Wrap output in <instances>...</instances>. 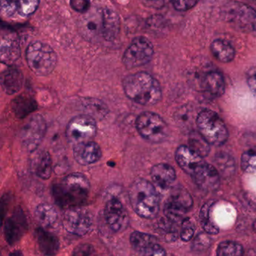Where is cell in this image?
<instances>
[{
	"mask_svg": "<svg viewBox=\"0 0 256 256\" xmlns=\"http://www.w3.org/2000/svg\"><path fill=\"white\" fill-rule=\"evenodd\" d=\"M90 184L84 174L72 173L54 184L53 196L56 203L63 208L81 207L87 202Z\"/></svg>",
	"mask_w": 256,
	"mask_h": 256,
	"instance_id": "cell-1",
	"label": "cell"
},
{
	"mask_svg": "<svg viewBox=\"0 0 256 256\" xmlns=\"http://www.w3.org/2000/svg\"><path fill=\"white\" fill-rule=\"evenodd\" d=\"M123 88L128 98L142 106H153L162 100L160 84L147 72H137L125 78Z\"/></svg>",
	"mask_w": 256,
	"mask_h": 256,
	"instance_id": "cell-2",
	"label": "cell"
},
{
	"mask_svg": "<svg viewBox=\"0 0 256 256\" xmlns=\"http://www.w3.org/2000/svg\"><path fill=\"white\" fill-rule=\"evenodd\" d=\"M131 206L138 216L154 219L160 208V200L153 184L144 178L132 182L129 189Z\"/></svg>",
	"mask_w": 256,
	"mask_h": 256,
	"instance_id": "cell-3",
	"label": "cell"
},
{
	"mask_svg": "<svg viewBox=\"0 0 256 256\" xmlns=\"http://www.w3.org/2000/svg\"><path fill=\"white\" fill-rule=\"evenodd\" d=\"M26 60L30 70L38 76H48L57 64V56L50 45L36 42L29 45Z\"/></svg>",
	"mask_w": 256,
	"mask_h": 256,
	"instance_id": "cell-4",
	"label": "cell"
},
{
	"mask_svg": "<svg viewBox=\"0 0 256 256\" xmlns=\"http://www.w3.org/2000/svg\"><path fill=\"white\" fill-rule=\"evenodd\" d=\"M198 132L210 144L219 146L226 142L228 131L224 122L216 112L204 110L196 118Z\"/></svg>",
	"mask_w": 256,
	"mask_h": 256,
	"instance_id": "cell-5",
	"label": "cell"
},
{
	"mask_svg": "<svg viewBox=\"0 0 256 256\" xmlns=\"http://www.w3.org/2000/svg\"><path fill=\"white\" fill-rule=\"evenodd\" d=\"M225 20L243 32H256V10L252 6L238 1L228 2L222 10Z\"/></svg>",
	"mask_w": 256,
	"mask_h": 256,
	"instance_id": "cell-6",
	"label": "cell"
},
{
	"mask_svg": "<svg viewBox=\"0 0 256 256\" xmlns=\"http://www.w3.org/2000/svg\"><path fill=\"white\" fill-rule=\"evenodd\" d=\"M135 126L140 136L150 142L160 143L168 138V124L160 116L155 112H141L137 117Z\"/></svg>",
	"mask_w": 256,
	"mask_h": 256,
	"instance_id": "cell-7",
	"label": "cell"
},
{
	"mask_svg": "<svg viewBox=\"0 0 256 256\" xmlns=\"http://www.w3.org/2000/svg\"><path fill=\"white\" fill-rule=\"evenodd\" d=\"M96 134L97 124L96 120L87 114L74 117L66 126V138L73 146L92 141Z\"/></svg>",
	"mask_w": 256,
	"mask_h": 256,
	"instance_id": "cell-8",
	"label": "cell"
},
{
	"mask_svg": "<svg viewBox=\"0 0 256 256\" xmlns=\"http://www.w3.org/2000/svg\"><path fill=\"white\" fill-rule=\"evenodd\" d=\"M153 54V44L148 39L135 38L123 54V64L128 69L141 67L151 61Z\"/></svg>",
	"mask_w": 256,
	"mask_h": 256,
	"instance_id": "cell-9",
	"label": "cell"
},
{
	"mask_svg": "<svg viewBox=\"0 0 256 256\" xmlns=\"http://www.w3.org/2000/svg\"><path fill=\"white\" fill-rule=\"evenodd\" d=\"M66 231L75 236H84L93 228V218L90 212L82 207L67 209L63 220Z\"/></svg>",
	"mask_w": 256,
	"mask_h": 256,
	"instance_id": "cell-10",
	"label": "cell"
},
{
	"mask_svg": "<svg viewBox=\"0 0 256 256\" xmlns=\"http://www.w3.org/2000/svg\"><path fill=\"white\" fill-rule=\"evenodd\" d=\"M47 131V123L40 114H35L21 131V142L26 150L36 152L42 143Z\"/></svg>",
	"mask_w": 256,
	"mask_h": 256,
	"instance_id": "cell-11",
	"label": "cell"
},
{
	"mask_svg": "<svg viewBox=\"0 0 256 256\" xmlns=\"http://www.w3.org/2000/svg\"><path fill=\"white\" fill-rule=\"evenodd\" d=\"M193 201L190 194L183 189L177 190L167 200L164 214L167 220L178 224L183 220L184 215L192 208Z\"/></svg>",
	"mask_w": 256,
	"mask_h": 256,
	"instance_id": "cell-12",
	"label": "cell"
},
{
	"mask_svg": "<svg viewBox=\"0 0 256 256\" xmlns=\"http://www.w3.org/2000/svg\"><path fill=\"white\" fill-rule=\"evenodd\" d=\"M104 216L108 226L115 232H123L129 225V215L118 198L108 200L104 209Z\"/></svg>",
	"mask_w": 256,
	"mask_h": 256,
	"instance_id": "cell-13",
	"label": "cell"
},
{
	"mask_svg": "<svg viewBox=\"0 0 256 256\" xmlns=\"http://www.w3.org/2000/svg\"><path fill=\"white\" fill-rule=\"evenodd\" d=\"M78 28L87 40H97L102 36V10L93 8L84 13L80 20Z\"/></svg>",
	"mask_w": 256,
	"mask_h": 256,
	"instance_id": "cell-14",
	"label": "cell"
},
{
	"mask_svg": "<svg viewBox=\"0 0 256 256\" xmlns=\"http://www.w3.org/2000/svg\"><path fill=\"white\" fill-rule=\"evenodd\" d=\"M195 184L203 190H216L219 186V172L213 166L204 161L191 176Z\"/></svg>",
	"mask_w": 256,
	"mask_h": 256,
	"instance_id": "cell-15",
	"label": "cell"
},
{
	"mask_svg": "<svg viewBox=\"0 0 256 256\" xmlns=\"http://www.w3.org/2000/svg\"><path fill=\"white\" fill-rule=\"evenodd\" d=\"M27 228V221L22 210L17 208L12 216L5 222L4 233L6 242L10 245L15 244L21 238Z\"/></svg>",
	"mask_w": 256,
	"mask_h": 256,
	"instance_id": "cell-16",
	"label": "cell"
},
{
	"mask_svg": "<svg viewBox=\"0 0 256 256\" xmlns=\"http://www.w3.org/2000/svg\"><path fill=\"white\" fill-rule=\"evenodd\" d=\"M73 155L78 164L88 166L98 162L102 158V152L98 143L89 141L74 146Z\"/></svg>",
	"mask_w": 256,
	"mask_h": 256,
	"instance_id": "cell-17",
	"label": "cell"
},
{
	"mask_svg": "<svg viewBox=\"0 0 256 256\" xmlns=\"http://www.w3.org/2000/svg\"><path fill=\"white\" fill-rule=\"evenodd\" d=\"M21 48L18 36L14 32L3 33L1 36L0 58L2 63L11 66L20 58Z\"/></svg>",
	"mask_w": 256,
	"mask_h": 256,
	"instance_id": "cell-18",
	"label": "cell"
},
{
	"mask_svg": "<svg viewBox=\"0 0 256 256\" xmlns=\"http://www.w3.org/2000/svg\"><path fill=\"white\" fill-rule=\"evenodd\" d=\"M175 159L182 170L190 176L204 162L202 156L186 146H180L177 149Z\"/></svg>",
	"mask_w": 256,
	"mask_h": 256,
	"instance_id": "cell-19",
	"label": "cell"
},
{
	"mask_svg": "<svg viewBox=\"0 0 256 256\" xmlns=\"http://www.w3.org/2000/svg\"><path fill=\"white\" fill-rule=\"evenodd\" d=\"M30 161V168L38 177L48 180L52 174V158L49 152L45 150H36Z\"/></svg>",
	"mask_w": 256,
	"mask_h": 256,
	"instance_id": "cell-20",
	"label": "cell"
},
{
	"mask_svg": "<svg viewBox=\"0 0 256 256\" xmlns=\"http://www.w3.org/2000/svg\"><path fill=\"white\" fill-rule=\"evenodd\" d=\"M152 180L162 189H168L175 182V170L169 164H158L153 166L150 170Z\"/></svg>",
	"mask_w": 256,
	"mask_h": 256,
	"instance_id": "cell-21",
	"label": "cell"
},
{
	"mask_svg": "<svg viewBox=\"0 0 256 256\" xmlns=\"http://www.w3.org/2000/svg\"><path fill=\"white\" fill-rule=\"evenodd\" d=\"M1 84L6 94H12L21 91L24 86V76L18 69L8 68L2 73Z\"/></svg>",
	"mask_w": 256,
	"mask_h": 256,
	"instance_id": "cell-22",
	"label": "cell"
},
{
	"mask_svg": "<svg viewBox=\"0 0 256 256\" xmlns=\"http://www.w3.org/2000/svg\"><path fill=\"white\" fill-rule=\"evenodd\" d=\"M120 30V20L112 9L102 10V36L107 40H113Z\"/></svg>",
	"mask_w": 256,
	"mask_h": 256,
	"instance_id": "cell-23",
	"label": "cell"
},
{
	"mask_svg": "<svg viewBox=\"0 0 256 256\" xmlns=\"http://www.w3.org/2000/svg\"><path fill=\"white\" fill-rule=\"evenodd\" d=\"M36 234L39 248L44 255L54 256L58 252L60 242L54 234L42 228H37Z\"/></svg>",
	"mask_w": 256,
	"mask_h": 256,
	"instance_id": "cell-24",
	"label": "cell"
},
{
	"mask_svg": "<svg viewBox=\"0 0 256 256\" xmlns=\"http://www.w3.org/2000/svg\"><path fill=\"white\" fill-rule=\"evenodd\" d=\"M210 50L218 61L223 63L231 62L236 55L234 46L225 39L218 38L213 40L210 45Z\"/></svg>",
	"mask_w": 256,
	"mask_h": 256,
	"instance_id": "cell-25",
	"label": "cell"
},
{
	"mask_svg": "<svg viewBox=\"0 0 256 256\" xmlns=\"http://www.w3.org/2000/svg\"><path fill=\"white\" fill-rule=\"evenodd\" d=\"M37 108L36 100L27 94L18 96L12 102V111L18 118H25L35 112Z\"/></svg>",
	"mask_w": 256,
	"mask_h": 256,
	"instance_id": "cell-26",
	"label": "cell"
},
{
	"mask_svg": "<svg viewBox=\"0 0 256 256\" xmlns=\"http://www.w3.org/2000/svg\"><path fill=\"white\" fill-rule=\"evenodd\" d=\"M35 215L39 224L44 228H54L59 219L57 210L54 206L47 203L39 204L35 210Z\"/></svg>",
	"mask_w": 256,
	"mask_h": 256,
	"instance_id": "cell-27",
	"label": "cell"
},
{
	"mask_svg": "<svg viewBox=\"0 0 256 256\" xmlns=\"http://www.w3.org/2000/svg\"><path fill=\"white\" fill-rule=\"evenodd\" d=\"M204 90L213 97H220L225 90L223 76L219 72H211L207 73L203 80Z\"/></svg>",
	"mask_w": 256,
	"mask_h": 256,
	"instance_id": "cell-28",
	"label": "cell"
},
{
	"mask_svg": "<svg viewBox=\"0 0 256 256\" xmlns=\"http://www.w3.org/2000/svg\"><path fill=\"white\" fill-rule=\"evenodd\" d=\"M130 243L135 250L143 254L150 246L157 244V238L147 233L135 232L131 234Z\"/></svg>",
	"mask_w": 256,
	"mask_h": 256,
	"instance_id": "cell-29",
	"label": "cell"
},
{
	"mask_svg": "<svg viewBox=\"0 0 256 256\" xmlns=\"http://www.w3.org/2000/svg\"><path fill=\"white\" fill-rule=\"evenodd\" d=\"M83 106L87 111V115L90 116L94 118L95 117L102 118L108 114V108L106 105L97 99H84Z\"/></svg>",
	"mask_w": 256,
	"mask_h": 256,
	"instance_id": "cell-30",
	"label": "cell"
},
{
	"mask_svg": "<svg viewBox=\"0 0 256 256\" xmlns=\"http://www.w3.org/2000/svg\"><path fill=\"white\" fill-rule=\"evenodd\" d=\"M189 147L202 158L207 156L210 152V144L199 132H192L189 135Z\"/></svg>",
	"mask_w": 256,
	"mask_h": 256,
	"instance_id": "cell-31",
	"label": "cell"
},
{
	"mask_svg": "<svg viewBox=\"0 0 256 256\" xmlns=\"http://www.w3.org/2000/svg\"><path fill=\"white\" fill-rule=\"evenodd\" d=\"M216 256H244L243 246L232 240L219 244L216 250Z\"/></svg>",
	"mask_w": 256,
	"mask_h": 256,
	"instance_id": "cell-32",
	"label": "cell"
},
{
	"mask_svg": "<svg viewBox=\"0 0 256 256\" xmlns=\"http://www.w3.org/2000/svg\"><path fill=\"white\" fill-rule=\"evenodd\" d=\"M210 204H206L200 213V220L203 228L207 234H216L219 232V228L216 224L211 220L210 216Z\"/></svg>",
	"mask_w": 256,
	"mask_h": 256,
	"instance_id": "cell-33",
	"label": "cell"
},
{
	"mask_svg": "<svg viewBox=\"0 0 256 256\" xmlns=\"http://www.w3.org/2000/svg\"><path fill=\"white\" fill-rule=\"evenodd\" d=\"M241 168L247 173H256V147L243 152L241 156Z\"/></svg>",
	"mask_w": 256,
	"mask_h": 256,
	"instance_id": "cell-34",
	"label": "cell"
},
{
	"mask_svg": "<svg viewBox=\"0 0 256 256\" xmlns=\"http://www.w3.org/2000/svg\"><path fill=\"white\" fill-rule=\"evenodd\" d=\"M40 0H17L18 12L21 16L33 14L39 7Z\"/></svg>",
	"mask_w": 256,
	"mask_h": 256,
	"instance_id": "cell-35",
	"label": "cell"
},
{
	"mask_svg": "<svg viewBox=\"0 0 256 256\" xmlns=\"http://www.w3.org/2000/svg\"><path fill=\"white\" fill-rule=\"evenodd\" d=\"M195 233V227L189 219H185L182 221L180 238L183 242H189L193 238Z\"/></svg>",
	"mask_w": 256,
	"mask_h": 256,
	"instance_id": "cell-36",
	"label": "cell"
},
{
	"mask_svg": "<svg viewBox=\"0 0 256 256\" xmlns=\"http://www.w3.org/2000/svg\"><path fill=\"white\" fill-rule=\"evenodd\" d=\"M171 2L176 10L186 12L195 7L199 0H171Z\"/></svg>",
	"mask_w": 256,
	"mask_h": 256,
	"instance_id": "cell-37",
	"label": "cell"
},
{
	"mask_svg": "<svg viewBox=\"0 0 256 256\" xmlns=\"http://www.w3.org/2000/svg\"><path fill=\"white\" fill-rule=\"evenodd\" d=\"M1 12L3 15L11 16L18 10L17 0H0Z\"/></svg>",
	"mask_w": 256,
	"mask_h": 256,
	"instance_id": "cell-38",
	"label": "cell"
},
{
	"mask_svg": "<svg viewBox=\"0 0 256 256\" xmlns=\"http://www.w3.org/2000/svg\"><path fill=\"white\" fill-rule=\"evenodd\" d=\"M70 4L72 9L80 13H86L90 9V0H71Z\"/></svg>",
	"mask_w": 256,
	"mask_h": 256,
	"instance_id": "cell-39",
	"label": "cell"
},
{
	"mask_svg": "<svg viewBox=\"0 0 256 256\" xmlns=\"http://www.w3.org/2000/svg\"><path fill=\"white\" fill-rule=\"evenodd\" d=\"M210 245V238L204 234H200L194 240L193 246L196 250H203Z\"/></svg>",
	"mask_w": 256,
	"mask_h": 256,
	"instance_id": "cell-40",
	"label": "cell"
},
{
	"mask_svg": "<svg viewBox=\"0 0 256 256\" xmlns=\"http://www.w3.org/2000/svg\"><path fill=\"white\" fill-rule=\"evenodd\" d=\"M93 252V248L90 244H84L77 246L74 250L72 256H90Z\"/></svg>",
	"mask_w": 256,
	"mask_h": 256,
	"instance_id": "cell-41",
	"label": "cell"
},
{
	"mask_svg": "<svg viewBox=\"0 0 256 256\" xmlns=\"http://www.w3.org/2000/svg\"><path fill=\"white\" fill-rule=\"evenodd\" d=\"M142 256H167L166 252L160 245L156 244L143 252Z\"/></svg>",
	"mask_w": 256,
	"mask_h": 256,
	"instance_id": "cell-42",
	"label": "cell"
},
{
	"mask_svg": "<svg viewBox=\"0 0 256 256\" xmlns=\"http://www.w3.org/2000/svg\"><path fill=\"white\" fill-rule=\"evenodd\" d=\"M248 84H249L251 91L256 96V68L254 69L252 73L249 74V78H248Z\"/></svg>",
	"mask_w": 256,
	"mask_h": 256,
	"instance_id": "cell-43",
	"label": "cell"
},
{
	"mask_svg": "<svg viewBox=\"0 0 256 256\" xmlns=\"http://www.w3.org/2000/svg\"><path fill=\"white\" fill-rule=\"evenodd\" d=\"M244 256H256V248L255 249H250L246 252Z\"/></svg>",
	"mask_w": 256,
	"mask_h": 256,
	"instance_id": "cell-44",
	"label": "cell"
},
{
	"mask_svg": "<svg viewBox=\"0 0 256 256\" xmlns=\"http://www.w3.org/2000/svg\"><path fill=\"white\" fill-rule=\"evenodd\" d=\"M10 256H24L21 251L16 250L15 252H12Z\"/></svg>",
	"mask_w": 256,
	"mask_h": 256,
	"instance_id": "cell-45",
	"label": "cell"
},
{
	"mask_svg": "<svg viewBox=\"0 0 256 256\" xmlns=\"http://www.w3.org/2000/svg\"><path fill=\"white\" fill-rule=\"evenodd\" d=\"M253 230H254V232H255V233L256 234V220L255 221V222H254V224H253Z\"/></svg>",
	"mask_w": 256,
	"mask_h": 256,
	"instance_id": "cell-46",
	"label": "cell"
},
{
	"mask_svg": "<svg viewBox=\"0 0 256 256\" xmlns=\"http://www.w3.org/2000/svg\"><path fill=\"white\" fill-rule=\"evenodd\" d=\"M151 1H154V2H163V1H165V0H151Z\"/></svg>",
	"mask_w": 256,
	"mask_h": 256,
	"instance_id": "cell-47",
	"label": "cell"
}]
</instances>
